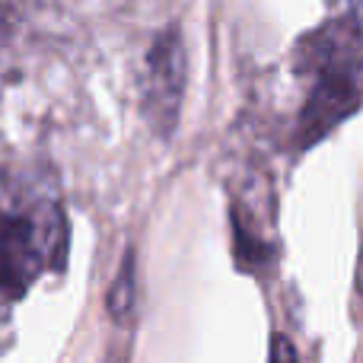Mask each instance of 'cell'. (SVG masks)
I'll list each match as a JSON object with an SVG mask.
<instances>
[{"label":"cell","mask_w":363,"mask_h":363,"mask_svg":"<svg viewBox=\"0 0 363 363\" xmlns=\"http://www.w3.org/2000/svg\"><path fill=\"white\" fill-rule=\"evenodd\" d=\"M357 290L363 294V220H360V258H357Z\"/></svg>","instance_id":"cell-6"},{"label":"cell","mask_w":363,"mask_h":363,"mask_svg":"<svg viewBox=\"0 0 363 363\" xmlns=\"http://www.w3.org/2000/svg\"><path fill=\"white\" fill-rule=\"evenodd\" d=\"M108 313L118 325H128L131 322V313H134V252H128L125 262H121V271L115 277V284L108 287Z\"/></svg>","instance_id":"cell-4"},{"label":"cell","mask_w":363,"mask_h":363,"mask_svg":"<svg viewBox=\"0 0 363 363\" xmlns=\"http://www.w3.org/2000/svg\"><path fill=\"white\" fill-rule=\"evenodd\" d=\"M296 67L309 80V99L300 112V144H315L351 118L360 106L363 29L354 16H341L306 35L296 48Z\"/></svg>","instance_id":"cell-1"},{"label":"cell","mask_w":363,"mask_h":363,"mask_svg":"<svg viewBox=\"0 0 363 363\" xmlns=\"http://www.w3.org/2000/svg\"><path fill=\"white\" fill-rule=\"evenodd\" d=\"M268 363H300V360H296L294 345H290L284 335H274V341H271V357H268Z\"/></svg>","instance_id":"cell-5"},{"label":"cell","mask_w":363,"mask_h":363,"mask_svg":"<svg viewBox=\"0 0 363 363\" xmlns=\"http://www.w3.org/2000/svg\"><path fill=\"white\" fill-rule=\"evenodd\" d=\"M182 93H185V48H182L179 32H163L153 42L147 55L144 83H140V102L144 115L157 134H172L179 118Z\"/></svg>","instance_id":"cell-3"},{"label":"cell","mask_w":363,"mask_h":363,"mask_svg":"<svg viewBox=\"0 0 363 363\" xmlns=\"http://www.w3.org/2000/svg\"><path fill=\"white\" fill-rule=\"evenodd\" d=\"M67 233L55 211L45 217L0 211V296L19 300L42 271L61 262Z\"/></svg>","instance_id":"cell-2"},{"label":"cell","mask_w":363,"mask_h":363,"mask_svg":"<svg viewBox=\"0 0 363 363\" xmlns=\"http://www.w3.org/2000/svg\"><path fill=\"white\" fill-rule=\"evenodd\" d=\"M13 4H16V0H0V26H4V23H6V16H10Z\"/></svg>","instance_id":"cell-7"}]
</instances>
